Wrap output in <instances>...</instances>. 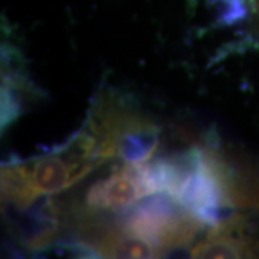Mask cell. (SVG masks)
I'll use <instances>...</instances> for the list:
<instances>
[{"label":"cell","mask_w":259,"mask_h":259,"mask_svg":"<svg viewBox=\"0 0 259 259\" xmlns=\"http://www.w3.org/2000/svg\"><path fill=\"white\" fill-rule=\"evenodd\" d=\"M253 3H255V9L258 12V16H259V0H253Z\"/></svg>","instance_id":"7a4b0ae2"},{"label":"cell","mask_w":259,"mask_h":259,"mask_svg":"<svg viewBox=\"0 0 259 259\" xmlns=\"http://www.w3.org/2000/svg\"><path fill=\"white\" fill-rule=\"evenodd\" d=\"M143 164H128L100 180L85 194L81 216H95L100 212H120L133 207L139 200L151 196L148 190Z\"/></svg>","instance_id":"6da1fadb"}]
</instances>
